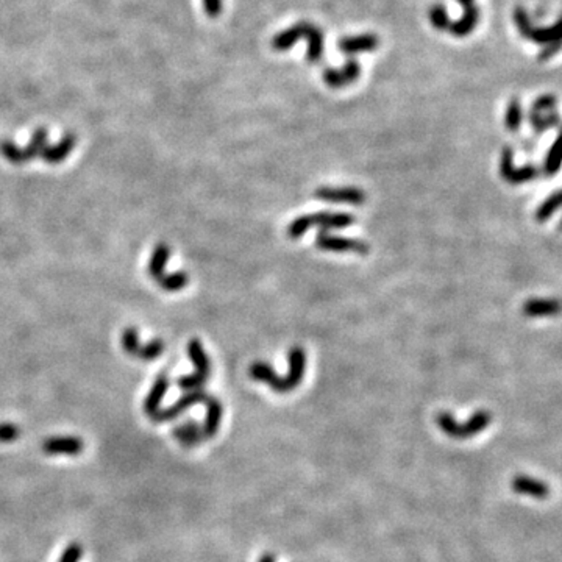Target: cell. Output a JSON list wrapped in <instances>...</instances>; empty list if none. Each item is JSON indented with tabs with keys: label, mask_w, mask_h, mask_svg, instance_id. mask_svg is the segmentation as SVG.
Returning <instances> with one entry per match:
<instances>
[{
	"label": "cell",
	"mask_w": 562,
	"mask_h": 562,
	"mask_svg": "<svg viewBox=\"0 0 562 562\" xmlns=\"http://www.w3.org/2000/svg\"><path fill=\"white\" fill-rule=\"evenodd\" d=\"M167 389H169V376L166 373H159L155 383H153V386L150 388L147 397L144 400L145 412L152 415L159 410L161 402H163L164 395L167 394Z\"/></svg>",
	"instance_id": "18"
},
{
	"label": "cell",
	"mask_w": 562,
	"mask_h": 562,
	"mask_svg": "<svg viewBox=\"0 0 562 562\" xmlns=\"http://www.w3.org/2000/svg\"><path fill=\"white\" fill-rule=\"evenodd\" d=\"M188 355H189L192 363H194L196 372L206 376V378H210L211 364H210V358H208L202 342H200L198 339H192L188 344Z\"/></svg>",
	"instance_id": "22"
},
{
	"label": "cell",
	"mask_w": 562,
	"mask_h": 562,
	"mask_svg": "<svg viewBox=\"0 0 562 562\" xmlns=\"http://www.w3.org/2000/svg\"><path fill=\"white\" fill-rule=\"evenodd\" d=\"M84 449V444L77 436H55L49 437L43 442V450L45 455H66L77 456Z\"/></svg>",
	"instance_id": "11"
},
{
	"label": "cell",
	"mask_w": 562,
	"mask_h": 562,
	"mask_svg": "<svg viewBox=\"0 0 562 562\" xmlns=\"http://www.w3.org/2000/svg\"><path fill=\"white\" fill-rule=\"evenodd\" d=\"M380 40L376 35H358V36H344L337 43V47L345 55H356V53H366L373 52L378 47Z\"/></svg>",
	"instance_id": "13"
},
{
	"label": "cell",
	"mask_w": 562,
	"mask_h": 562,
	"mask_svg": "<svg viewBox=\"0 0 562 562\" xmlns=\"http://www.w3.org/2000/svg\"><path fill=\"white\" fill-rule=\"evenodd\" d=\"M289 372L288 376H284L281 381V394H286V392L294 390L300 383L303 381L305 376V369H306V353L302 347H297L294 345L289 350Z\"/></svg>",
	"instance_id": "10"
},
{
	"label": "cell",
	"mask_w": 562,
	"mask_h": 562,
	"mask_svg": "<svg viewBox=\"0 0 562 562\" xmlns=\"http://www.w3.org/2000/svg\"><path fill=\"white\" fill-rule=\"evenodd\" d=\"M429 21L431 24H433V27L437 30H446L450 26L449 14H446L444 5H434L433 9L429 10Z\"/></svg>",
	"instance_id": "30"
},
{
	"label": "cell",
	"mask_w": 562,
	"mask_h": 562,
	"mask_svg": "<svg viewBox=\"0 0 562 562\" xmlns=\"http://www.w3.org/2000/svg\"><path fill=\"white\" fill-rule=\"evenodd\" d=\"M21 434V429L14 423H0V442L9 444L16 441Z\"/></svg>",
	"instance_id": "32"
},
{
	"label": "cell",
	"mask_w": 562,
	"mask_h": 562,
	"mask_svg": "<svg viewBox=\"0 0 562 562\" xmlns=\"http://www.w3.org/2000/svg\"><path fill=\"white\" fill-rule=\"evenodd\" d=\"M157 283L159 284L161 289L167 292H179L189 283V275L183 271L175 274H164Z\"/></svg>",
	"instance_id": "26"
},
{
	"label": "cell",
	"mask_w": 562,
	"mask_h": 562,
	"mask_svg": "<svg viewBox=\"0 0 562 562\" xmlns=\"http://www.w3.org/2000/svg\"><path fill=\"white\" fill-rule=\"evenodd\" d=\"M203 9L208 18H218L222 13V0H203Z\"/></svg>",
	"instance_id": "35"
},
{
	"label": "cell",
	"mask_w": 562,
	"mask_h": 562,
	"mask_svg": "<svg viewBox=\"0 0 562 562\" xmlns=\"http://www.w3.org/2000/svg\"><path fill=\"white\" fill-rule=\"evenodd\" d=\"M210 398V395L203 392L202 389H196V390H189L184 394L179 402L174 403L172 406L166 408V410H158L155 414H152L150 417L153 422H169V420H174L175 417H179L180 414H183L186 410H189L191 406L198 405V403H206V400Z\"/></svg>",
	"instance_id": "9"
},
{
	"label": "cell",
	"mask_w": 562,
	"mask_h": 562,
	"mask_svg": "<svg viewBox=\"0 0 562 562\" xmlns=\"http://www.w3.org/2000/svg\"><path fill=\"white\" fill-rule=\"evenodd\" d=\"M559 206H562V191L554 192L549 198L544 200L542 205L537 208L536 211V219L539 222H544L550 218V215L554 214V211L558 210Z\"/></svg>",
	"instance_id": "27"
},
{
	"label": "cell",
	"mask_w": 562,
	"mask_h": 562,
	"mask_svg": "<svg viewBox=\"0 0 562 562\" xmlns=\"http://www.w3.org/2000/svg\"><path fill=\"white\" fill-rule=\"evenodd\" d=\"M512 489L522 495H529L534 498H545L549 495V486L541 480L529 478L527 475H517L512 480Z\"/></svg>",
	"instance_id": "17"
},
{
	"label": "cell",
	"mask_w": 562,
	"mask_h": 562,
	"mask_svg": "<svg viewBox=\"0 0 562 562\" xmlns=\"http://www.w3.org/2000/svg\"><path fill=\"white\" fill-rule=\"evenodd\" d=\"M120 342H122V347H124V350L128 353V355L144 359V361L157 359L161 353L164 352V344L159 339H155V341L142 345L140 342V333H137V330L133 327L127 328L124 333H122Z\"/></svg>",
	"instance_id": "5"
},
{
	"label": "cell",
	"mask_w": 562,
	"mask_h": 562,
	"mask_svg": "<svg viewBox=\"0 0 562 562\" xmlns=\"http://www.w3.org/2000/svg\"><path fill=\"white\" fill-rule=\"evenodd\" d=\"M558 100L554 96H542L536 99V102L533 103V108H531V111H537V113H542V111H550L553 110L554 106H556Z\"/></svg>",
	"instance_id": "33"
},
{
	"label": "cell",
	"mask_w": 562,
	"mask_h": 562,
	"mask_svg": "<svg viewBox=\"0 0 562 562\" xmlns=\"http://www.w3.org/2000/svg\"><path fill=\"white\" fill-rule=\"evenodd\" d=\"M352 223H355V218L349 213L320 211L317 214L300 215L296 220H292L288 227V236L291 240H298L310 228H322L323 232H328V230L347 228Z\"/></svg>",
	"instance_id": "1"
},
{
	"label": "cell",
	"mask_w": 562,
	"mask_h": 562,
	"mask_svg": "<svg viewBox=\"0 0 562 562\" xmlns=\"http://www.w3.org/2000/svg\"><path fill=\"white\" fill-rule=\"evenodd\" d=\"M169 257H171V249H169L167 244H158L155 250H153L147 271L155 281H158L164 275Z\"/></svg>",
	"instance_id": "23"
},
{
	"label": "cell",
	"mask_w": 562,
	"mask_h": 562,
	"mask_svg": "<svg viewBox=\"0 0 562 562\" xmlns=\"http://www.w3.org/2000/svg\"><path fill=\"white\" fill-rule=\"evenodd\" d=\"M314 196L322 200V202L353 205V206L364 205L367 197L363 189L355 186H341V188L320 186L314 191Z\"/></svg>",
	"instance_id": "7"
},
{
	"label": "cell",
	"mask_w": 562,
	"mask_h": 562,
	"mask_svg": "<svg viewBox=\"0 0 562 562\" xmlns=\"http://www.w3.org/2000/svg\"><path fill=\"white\" fill-rule=\"evenodd\" d=\"M174 436L176 441H179L184 446H194L205 437L203 428L194 420L184 422V423H181V425L176 427L174 429Z\"/></svg>",
	"instance_id": "20"
},
{
	"label": "cell",
	"mask_w": 562,
	"mask_h": 562,
	"mask_svg": "<svg viewBox=\"0 0 562 562\" xmlns=\"http://www.w3.org/2000/svg\"><path fill=\"white\" fill-rule=\"evenodd\" d=\"M562 310V303L556 298H529L523 303L522 311L528 317H551L558 315Z\"/></svg>",
	"instance_id": "15"
},
{
	"label": "cell",
	"mask_w": 562,
	"mask_h": 562,
	"mask_svg": "<svg viewBox=\"0 0 562 562\" xmlns=\"http://www.w3.org/2000/svg\"><path fill=\"white\" fill-rule=\"evenodd\" d=\"M315 245L319 249L325 252H336V253H356V255H367L369 244L359 240H353V237H344V236H335L328 232H319L315 237Z\"/></svg>",
	"instance_id": "6"
},
{
	"label": "cell",
	"mask_w": 562,
	"mask_h": 562,
	"mask_svg": "<svg viewBox=\"0 0 562 562\" xmlns=\"http://www.w3.org/2000/svg\"><path fill=\"white\" fill-rule=\"evenodd\" d=\"M514 21H515V26H517V28H519L520 35L536 44L546 45L550 43L562 40V18H559L556 22H554L551 27L536 28V27H533V24H531V21H529L525 10L515 9Z\"/></svg>",
	"instance_id": "4"
},
{
	"label": "cell",
	"mask_w": 562,
	"mask_h": 562,
	"mask_svg": "<svg viewBox=\"0 0 562 562\" xmlns=\"http://www.w3.org/2000/svg\"><path fill=\"white\" fill-rule=\"evenodd\" d=\"M206 419L203 428L205 437H213L219 431L220 420H222V405L218 398L210 397L206 400Z\"/></svg>",
	"instance_id": "21"
},
{
	"label": "cell",
	"mask_w": 562,
	"mask_h": 562,
	"mask_svg": "<svg viewBox=\"0 0 562 562\" xmlns=\"http://www.w3.org/2000/svg\"><path fill=\"white\" fill-rule=\"evenodd\" d=\"M77 145V136L72 133H66L61 140L53 144L47 145L41 153V158L49 164H60L61 161H64L71 155L72 149Z\"/></svg>",
	"instance_id": "16"
},
{
	"label": "cell",
	"mask_w": 562,
	"mask_h": 562,
	"mask_svg": "<svg viewBox=\"0 0 562 562\" xmlns=\"http://www.w3.org/2000/svg\"><path fill=\"white\" fill-rule=\"evenodd\" d=\"M505 124L506 128L510 132H517L522 125V106L519 99H511L510 105H507L506 116H505Z\"/></svg>",
	"instance_id": "28"
},
{
	"label": "cell",
	"mask_w": 562,
	"mask_h": 562,
	"mask_svg": "<svg viewBox=\"0 0 562 562\" xmlns=\"http://www.w3.org/2000/svg\"><path fill=\"white\" fill-rule=\"evenodd\" d=\"M306 28H308V22H298V24H296L294 27L283 30L281 33L274 36L272 47L279 52L291 49L298 40L305 38Z\"/></svg>",
	"instance_id": "19"
},
{
	"label": "cell",
	"mask_w": 562,
	"mask_h": 562,
	"mask_svg": "<svg viewBox=\"0 0 562 562\" xmlns=\"http://www.w3.org/2000/svg\"><path fill=\"white\" fill-rule=\"evenodd\" d=\"M436 422L437 427L441 428L446 436H450L453 439H471L472 436L480 434L481 431H484L490 425L492 415L489 411L480 410L476 411L467 422L459 423L455 420V417H453L451 414L442 411L437 414Z\"/></svg>",
	"instance_id": "2"
},
{
	"label": "cell",
	"mask_w": 562,
	"mask_h": 562,
	"mask_svg": "<svg viewBox=\"0 0 562 562\" xmlns=\"http://www.w3.org/2000/svg\"><path fill=\"white\" fill-rule=\"evenodd\" d=\"M45 147H47V130L38 128L27 147H19L10 140L0 141V155L13 164H24L36 157H41Z\"/></svg>",
	"instance_id": "3"
},
{
	"label": "cell",
	"mask_w": 562,
	"mask_h": 562,
	"mask_svg": "<svg viewBox=\"0 0 562 562\" xmlns=\"http://www.w3.org/2000/svg\"><path fill=\"white\" fill-rule=\"evenodd\" d=\"M82 556H83V546L80 544L72 542L66 546L58 562H80Z\"/></svg>",
	"instance_id": "31"
},
{
	"label": "cell",
	"mask_w": 562,
	"mask_h": 562,
	"mask_svg": "<svg viewBox=\"0 0 562 562\" xmlns=\"http://www.w3.org/2000/svg\"><path fill=\"white\" fill-rule=\"evenodd\" d=\"M258 562H275V558L272 556V554L267 553V554H264V556H261Z\"/></svg>",
	"instance_id": "36"
},
{
	"label": "cell",
	"mask_w": 562,
	"mask_h": 562,
	"mask_svg": "<svg viewBox=\"0 0 562 562\" xmlns=\"http://www.w3.org/2000/svg\"><path fill=\"white\" fill-rule=\"evenodd\" d=\"M361 67L356 60L350 58L342 69H327L323 71V82L330 88H342L345 84H350L359 79Z\"/></svg>",
	"instance_id": "12"
},
{
	"label": "cell",
	"mask_w": 562,
	"mask_h": 562,
	"mask_svg": "<svg viewBox=\"0 0 562 562\" xmlns=\"http://www.w3.org/2000/svg\"><path fill=\"white\" fill-rule=\"evenodd\" d=\"M562 166V132L558 135L556 140L551 144V147L546 153L545 158V174L549 176H553L556 174Z\"/></svg>",
	"instance_id": "25"
},
{
	"label": "cell",
	"mask_w": 562,
	"mask_h": 562,
	"mask_svg": "<svg viewBox=\"0 0 562 562\" xmlns=\"http://www.w3.org/2000/svg\"><path fill=\"white\" fill-rule=\"evenodd\" d=\"M529 120H531V125H533V128L536 130V132L541 133L546 128L556 127L559 124V116H558L556 113H549L546 116H542L541 113L531 111L529 113Z\"/></svg>",
	"instance_id": "29"
},
{
	"label": "cell",
	"mask_w": 562,
	"mask_h": 562,
	"mask_svg": "<svg viewBox=\"0 0 562 562\" xmlns=\"http://www.w3.org/2000/svg\"><path fill=\"white\" fill-rule=\"evenodd\" d=\"M561 132H562V130H561Z\"/></svg>",
	"instance_id": "37"
},
{
	"label": "cell",
	"mask_w": 562,
	"mask_h": 562,
	"mask_svg": "<svg viewBox=\"0 0 562 562\" xmlns=\"http://www.w3.org/2000/svg\"><path fill=\"white\" fill-rule=\"evenodd\" d=\"M305 40L308 41L306 58L308 61H311V63H315V61H319L323 55V40H325V38H323L322 30L308 24Z\"/></svg>",
	"instance_id": "24"
},
{
	"label": "cell",
	"mask_w": 562,
	"mask_h": 562,
	"mask_svg": "<svg viewBox=\"0 0 562 562\" xmlns=\"http://www.w3.org/2000/svg\"><path fill=\"white\" fill-rule=\"evenodd\" d=\"M500 174H502L503 180L511 184H520L531 181L537 176V171L534 166H523L515 167L514 166V152L511 147H505L500 157Z\"/></svg>",
	"instance_id": "8"
},
{
	"label": "cell",
	"mask_w": 562,
	"mask_h": 562,
	"mask_svg": "<svg viewBox=\"0 0 562 562\" xmlns=\"http://www.w3.org/2000/svg\"><path fill=\"white\" fill-rule=\"evenodd\" d=\"M458 2L464 9L463 18L456 22H450L446 30L455 36H467L468 33L473 32V28L478 24V9H476L475 0H458Z\"/></svg>",
	"instance_id": "14"
},
{
	"label": "cell",
	"mask_w": 562,
	"mask_h": 562,
	"mask_svg": "<svg viewBox=\"0 0 562 562\" xmlns=\"http://www.w3.org/2000/svg\"><path fill=\"white\" fill-rule=\"evenodd\" d=\"M559 50H562V40L546 44L545 47H544V50H541V53H539L537 60L541 61V63H544V61L550 60V58H553L554 55H556V53H558Z\"/></svg>",
	"instance_id": "34"
}]
</instances>
